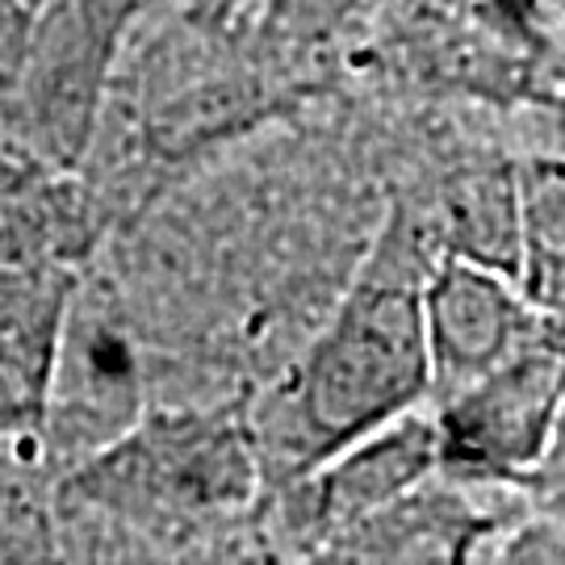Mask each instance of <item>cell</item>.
<instances>
[{
	"label": "cell",
	"mask_w": 565,
	"mask_h": 565,
	"mask_svg": "<svg viewBox=\"0 0 565 565\" xmlns=\"http://www.w3.org/2000/svg\"><path fill=\"white\" fill-rule=\"evenodd\" d=\"M436 256L427 214L394 198L323 331L285 377L247 398L260 503L356 436L431 398L424 281Z\"/></svg>",
	"instance_id": "obj_1"
},
{
	"label": "cell",
	"mask_w": 565,
	"mask_h": 565,
	"mask_svg": "<svg viewBox=\"0 0 565 565\" xmlns=\"http://www.w3.org/2000/svg\"><path fill=\"white\" fill-rule=\"evenodd\" d=\"M60 511L102 515L147 536H198L256 520L260 461L247 398L135 415L60 478Z\"/></svg>",
	"instance_id": "obj_2"
},
{
	"label": "cell",
	"mask_w": 565,
	"mask_h": 565,
	"mask_svg": "<svg viewBox=\"0 0 565 565\" xmlns=\"http://www.w3.org/2000/svg\"><path fill=\"white\" fill-rule=\"evenodd\" d=\"M156 0H46L34 18L0 135L60 168H84L102 135L114 67Z\"/></svg>",
	"instance_id": "obj_3"
},
{
	"label": "cell",
	"mask_w": 565,
	"mask_h": 565,
	"mask_svg": "<svg viewBox=\"0 0 565 565\" xmlns=\"http://www.w3.org/2000/svg\"><path fill=\"white\" fill-rule=\"evenodd\" d=\"M562 398L565 352L562 327H553L482 377L436 398V473L548 499V465L562 461Z\"/></svg>",
	"instance_id": "obj_4"
},
{
	"label": "cell",
	"mask_w": 565,
	"mask_h": 565,
	"mask_svg": "<svg viewBox=\"0 0 565 565\" xmlns=\"http://www.w3.org/2000/svg\"><path fill=\"white\" fill-rule=\"evenodd\" d=\"M536 0H406L394 46L415 81L494 105H562V51Z\"/></svg>",
	"instance_id": "obj_5"
},
{
	"label": "cell",
	"mask_w": 565,
	"mask_h": 565,
	"mask_svg": "<svg viewBox=\"0 0 565 565\" xmlns=\"http://www.w3.org/2000/svg\"><path fill=\"white\" fill-rule=\"evenodd\" d=\"M436 465H440L436 419L415 406L398 419L356 436L298 482L264 499L256 520H273L289 545L302 548L306 557H319L348 527H356L373 511L403 499L411 486L431 478Z\"/></svg>",
	"instance_id": "obj_6"
},
{
	"label": "cell",
	"mask_w": 565,
	"mask_h": 565,
	"mask_svg": "<svg viewBox=\"0 0 565 565\" xmlns=\"http://www.w3.org/2000/svg\"><path fill=\"white\" fill-rule=\"evenodd\" d=\"M562 319H548L524 302L511 277L482 264L436 256L424 281V340L431 361V394H452L515 348L545 335Z\"/></svg>",
	"instance_id": "obj_7"
},
{
	"label": "cell",
	"mask_w": 565,
	"mask_h": 565,
	"mask_svg": "<svg viewBox=\"0 0 565 565\" xmlns=\"http://www.w3.org/2000/svg\"><path fill=\"white\" fill-rule=\"evenodd\" d=\"M81 273L60 264H0V431L30 440L46 431Z\"/></svg>",
	"instance_id": "obj_8"
},
{
	"label": "cell",
	"mask_w": 565,
	"mask_h": 565,
	"mask_svg": "<svg viewBox=\"0 0 565 565\" xmlns=\"http://www.w3.org/2000/svg\"><path fill=\"white\" fill-rule=\"evenodd\" d=\"M114 223L81 168L39 160L0 135V264H60L84 273Z\"/></svg>",
	"instance_id": "obj_9"
},
{
	"label": "cell",
	"mask_w": 565,
	"mask_h": 565,
	"mask_svg": "<svg viewBox=\"0 0 565 565\" xmlns=\"http://www.w3.org/2000/svg\"><path fill=\"white\" fill-rule=\"evenodd\" d=\"M520 515L482 511L461 482L431 473L403 499L335 536L319 557L331 562H469L473 548L503 536Z\"/></svg>",
	"instance_id": "obj_10"
},
{
	"label": "cell",
	"mask_w": 565,
	"mask_h": 565,
	"mask_svg": "<svg viewBox=\"0 0 565 565\" xmlns=\"http://www.w3.org/2000/svg\"><path fill=\"white\" fill-rule=\"evenodd\" d=\"M315 93L319 84H294L264 72L210 76L172 93L142 118V147H151L156 160L184 163L239 135H252L264 121L285 118Z\"/></svg>",
	"instance_id": "obj_11"
},
{
	"label": "cell",
	"mask_w": 565,
	"mask_h": 565,
	"mask_svg": "<svg viewBox=\"0 0 565 565\" xmlns=\"http://www.w3.org/2000/svg\"><path fill=\"white\" fill-rule=\"evenodd\" d=\"M440 256L482 264L515 281L520 260V168L515 160H486L452 168L427 214Z\"/></svg>",
	"instance_id": "obj_12"
},
{
	"label": "cell",
	"mask_w": 565,
	"mask_h": 565,
	"mask_svg": "<svg viewBox=\"0 0 565 565\" xmlns=\"http://www.w3.org/2000/svg\"><path fill=\"white\" fill-rule=\"evenodd\" d=\"M520 168V260L515 289L532 310L562 319L565 310V172L562 160L532 156Z\"/></svg>",
	"instance_id": "obj_13"
},
{
	"label": "cell",
	"mask_w": 565,
	"mask_h": 565,
	"mask_svg": "<svg viewBox=\"0 0 565 565\" xmlns=\"http://www.w3.org/2000/svg\"><path fill=\"white\" fill-rule=\"evenodd\" d=\"M252 46L268 63H306L361 25L377 0H256Z\"/></svg>",
	"instance_id": "obj_14"
},
{
	"label": "cell",
	"mask_w": 565,
	"mask_h": 565,
	"mask_svg": "<svg viewBox=\"0 0 565 565\" xmlns=\"http://www.w3.org/2000/svg\"><path fill=\"white\" fill-rule=\"evenodd\" d=\"M34 18H39V4H30V0H0V105L13 93Z\"/></svg>",
	"instance_id": "obj_15"
},
{
	"label": "cell",
	"mask_w": 565,
	"mask_h": 565,
	"mask_svg": "<svg viewBox=\"0 0 565 565\" xmlns=\"http://www.w3.org/2000/svg\"><path fill=\"white\" fill-rule=\"evenodd\" d=\"M503 548V562H562V515L553 511L548 520L541 511L536 520H515L507 527Z\"/></svg>",
	"instance_id": "obj_16"
},
{
	"label": "cell",
	"mask_w": 565,
	"mask_h": 565,
	"mask_svg": "<svg viewBox=\"0 0 565 565\" xmlns=\"http://www.w3.org/2000/svg\"><path fill=\"white\" fill-rule=\"evenodd\" d=\"M256 4V0H181L184 18L193 21L205 34H223L235 21L243 18V9Z\"/></svg>",
	"instance_id": "obj_17"
},
{
	"label": "cell",
	"mask_w": 565,
	"mask_h": 565,
	"mask_svg": "<svg viewBox=\"0 0 565 565\" xmlns=\"http://www.w3.org/2000/svg\"><path fill=\"white\" fill-rule=\"evenodd\" d=\"M536 4H541L553 21H562V0H536Z\"/></svg>",
	"instance_id": "obj_18"
},
{
	"label": "cell",
	"mask_w": 565,
	"mask_h": 565,
	"mask_svg": "<svg viewBox=\"0 0 565 565\" xmlns=\"http://www.w3.org/2000/svg\"><path fill=\"white\" fill-rule=\"evenodd\" d=\"M0 440H4V431H0Z\"/></svg>",
	"instance_id": "obj_19"
}]
</instances>
